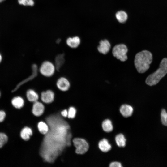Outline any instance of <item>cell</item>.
<instances>
[{
    "instance_id": "cell-8",
    "label": "cell",
    "mask_w": 167,
    "mask_h": 167,
    "mask_svg": "<svg viewBox=\"0 0 167 167\" xmlns=\"http://www.w3.org/2000/svg\"><path fill=\"white\" fill-rule=\"evenodd\" d=\"M45 110V107L43 104L38 101L34 102L32 112L35 116L38 117L42 115Z\"/></svg>"
},
{
    "instance_id": "cell-13",
    "label": "cell",
    "mask_w": 167,
    "mask_h": 167,
    "mask_svg": "<svg viewBox=\"0 0 167 167\" xmlns=\"http://www.w3.org/2000/svg\"><path fill=\"white\" fill-rule=\"evenodd\" d=\"M99 149L104 152H107L111 148V145L109 143L108 140L104 139L99 141L98 143Z\"/></svg>"
},
{
    "instance_id": "cell-15",
    "label": "cell",
    "mask_w": 167,
    "mask_h": 167,
    "mask_svg": "<svg viewBox=\"0 0 167 167\" xmlns=\"http://www.w3.org/2000/svg\"><path fill=\"white\" fill-rule=\"evenodd\" d=\"M12 105L15 108L19 109L22 108L24 104V99L21 97L18 96L14 97L11 101Z\"/></svg>"
},
{
    "instance_id": "cell-5",
    "label": "cell",
    "mask_w": 167,
    "mask_h": 167,
    "mask_svg": "<svg viewBox=\"0 0 167 167\" xmlns=\"http://www.w3.org/2000/svg\"><path fill=\"white\" fill-rule=\"evenodd\" d=\"M72 142L76 148L75 152L77 154H84L88 151L89 145L85 139L77 137L75 138L73 140Z\"/></svg>"
},
{
    "instance_id": "cell-7",
    "label": "cell",
    "mask_w": 167,
    "mask_h": 167,
    "mask_svg": "<svg viewBox=\"0 0 167 167\" xmlns=\"http://www.w3.org/2000/svg\"><path fill=\"white\" fill-rule=\"evenodd\" d=\"M41 98L42 102L48 104L52 103L54 100L55 94L51 90H48L42 92L41 94Z\"/></svg>"
},
{
    "instance_id": "cell-23",
    "label": "cell",
    "mask_w": 167,
    "mask_h": 167,
    "mask_svg": "<svg viewBox=\"0 0 167 167\" xmlns=\"http://www.w3.org/2000/svg\"><path fill=\"white\" fill-rule=\"evenodd\" d=\"M8 141V137L4 133H0V142L4 145Z\"/></svg>"
},
{
    "instance_id": "cell-1",
    "label": "cell",
    "mask_w": 167,
    "mask_h": 167,
    "mask_svg": "<svg viewBox=\"0 0 167 167\" xmlns=\"http://www.w3.org/2000/svg\"><path fill=\"white\" fill-rule=\"evenodd\" d=\"M152 61V53L148 50H143L135 55L134 59L135 66L138 72L144 73L149 68Z\"/></svg>"
},
{
    "instance_id": "cell-4",
    "label": "cell",
    "mask_w": 167,
    "mask_h": 167,
    "mask_svg": "<svg viewBox=\"0 0 167 167\" xmlns=\"http://www.w3.org/2000/svg\"><path fill=\"white\" fill-rule=\"evenodd\" d=\"M39 71L42 75L49 77L52 76L54 74L55 67L51 62L46 61L41 64L40 67Z\"/></svg>"
},
{
    "instance_id": "cell-11",
    "label": "cell",
    "mask_w": 167,
    "mask_h": 167,
    "mask_svg": "<svg viewBox=\"0 0 167 167\" xmlns=\"http://www.w3.org/2000/svg\"><path fill=\"white\" fill-rule=\"evenodd\" d=\"M66 44L68 46L72 48H77L80 43V38L77 36L69 37L66 40Z\"/></svg>"
},
{
    "instance_id": "cell-16",
    "label": "cell",
    "mask_w": 167,
    "mask_h": 167,
    "mask_svg": "<svg viewBox=\"0 0 167 167\" xmlns=\"http://www.w3.org/2000/svg\"><path fill=\"white\" fill-rule=\"evenodd\" d=\"M102 127L105 132H109L113 130V126L111 120L107 119L104 120L102 123Z\"/></svg>"
},
{
    "instance_id": "cell-24",
    "label": "cell",
    "mask_w": 167,
    "mask_h": 167,
    "mask_svg": "<svg viewBox=\"0 0 167 167\" xmlns=\"http://www.w3.org/2000/svg\"><path fill=\"white\" fill-rule=\"evenodd\" d=\"M122 166L121 163L118 162H112L109 165V167H121Z\"/></svg>"
},
{
    "instance_id": "cell-29",
    "label": "cell",
    "mask_w": 167,
    "mask_h": 167,
    "mask_svg": "<svg viewBox=\"0 0 167 167\" xmlns=\"http://www.w3.org/2000/svg\"><path fill=\"white\" fill-rule=\"evenodd\" d=\"M5 0H0V3L2 2L3 1H4Z\"/></svg>"
},
{
    "instance_id": "cell-12",
    "label": "cell",
    "mask_w": 167,
    "mask_h": 167,
    "mask_svg": "<svg viewBox=\"0 0 167 167\" xmlns=\"http://www.w3.org/2000/svg\"><path fill=\"white\" fill-rule=\"evenodd\" d=\"M32 135V131L29 127H25L21 131L20 135L21 138L25 141L29 140Z\"/></svg>"
},
{
    "instance_id": "cell-2",
    "label": "cell",
    "mask_w": 167,
    "mask_h": 167,
    "mask_svg": "<svg viewBox=\"0 0 167 167\" xmlns=\"http://www.w3.org/2000/svg\"><path fill=\"white\" fill-rule=\"evenodd\" d=\"M167 73V58H165L161 61L159 68L147 78L145 82L149 86L155 85Z\"/></svg>"
},
{
    "instance_id": "cell-18",
    "label": "cell",
    "mask_w": 167,
    "mask_h": 167,
    "mask_svg": "<svg viewBox=\"0 0 167 167\" xmlns=\"http://www.w3.org/2000/svg\"><path fill=\"white\" fill-rule=\"evenodd\" d=\"M38 128L40 132L43 135L47 134L49 131L48 125L44 122H39L37 125Z\"/></svg>"
},
{
    "instance_id": "cell-28",
    "label": "cell",
    "mask_w": 167,
    "mask_h": 167,
    "mask_svg": "<svg viewBox=\"0 0 167 167\" xmlns=\"http://www.w3.org/2000/svg\"><path fill=\"white\" fill-rule=\"evenodd\" d=\"M2 56H1V55L0 54V62H1V60H2Z\"/></svg>"
},
{
    "instance_id": "cell-21",
    "label": "cell",
    "mask_w": 167,
    "mask_h": 167,
    "mask_svg": "<svg viewBox=\"0 0 167 167\" xmlns=\"http://www.w3.org/2000/svg\"><path fill=\"white\" fill-rule=\"evenodd\" d=\"M67 117L70 119L74 118L76 113V110L73 107H70L68 111Z\"/></svg>"
},
{
    "instance_id": "cell-27",
    "label": "cell",
    "mask_w": 167,
    "mask_h": 167,
    "mask_svg": "<svg viewBox=\"0 0 167 167\" xmlns=\"http://www.w3.org/2000/svg\"><path fill=\"white\" fill-rule=\"evenodd\" d=\"M3 145L0 142V148H1Z\"/></svg>"
},
{
    "instance_id": "cell-20",
    "label": "cell",
    "mask_w": 167,
    "mask_h": 167,
    "mask_svg": "<svg viewBox=\"0 0 167 167\" xmlns=\"http://www.w3.org/2000/svg\"><path fill=\"white\" fill-rule=\"evenodd\" d=\"M161 121L162 123L165 126H167V112L164 109H162L161 112Z\"/></svg>"
},
{
    "instance_id": "cell-25",
    "label": "cell",
    "mask_w": 167,
    "mask_h": 167,
    "mask_svg": "<svg viewBox=\"0 0 167 167\" xmlns=\"http://www.w3.org/2000/svg\"><path fill=\"white\" fill-rule=\"evenodd\" d=\"M5 112L2 110L0 111V122H2L4 120L6 117Z\"/></svg>"
},
{
    "instance_id": "cell-22",
    "label": "cell",
    "mask_w": 167,
    "mask_h": 167,
    "mask_svg": "<svg viewBox=\"0 0 167 167\" xmlns=\"http://www.w3.org/2000/svg\"><path fill=\"white\" fill-rule=\"evenodd\" d=\"M19 4L24 6H33L34 2L33 0H18Z\"/></svg>"
},
{
    "instance_id": "cell-26",
    "label": "cell",
    "mask_w": 167,
    "mask_h": 167,
    "mask_svg": "<svg viewBox=\"0 0 167 167\" xmlns=\"http://www.w3.org/2000/svg\"><path fill=\"white\" fill-rule=\"evenodd\" d=\"M62 115L64 117H66L68 116V112L67 110H63L61 113Z\"/></svg>"
},
{
    "instance_id": "cell-19",
    "label": "cell",
    "mask_w": 167,
    "mask_h": 167,
    "mask_svg": "<svg viewBox=\"0 0 167 167\" xmlns=\"http://www.w3.org/2000/svg\"><path fill=\"white\" fill-rule=\"evenodd\" d=\"M116 17L120 23L124 22L127 18L126 13L123 11L118 12L116 14Z\"/></svg>"
},
{
    "instance_id": "cell-9",
    "label": "cell",
    "mask_w": 167,
    "mask_h": 167,
    "mask_svg": "<svg viewBox=\"0 0 167 167\" xmlns=\"http://www.w3.org/2000/svg\"><path fill=\"white\" fill-rule=\"evenodd\" d=\"M100 45L97 47L98 51L104 54H106L111 48V45L106 39L101 40L99 42Z\"/></svg>"
},
{
    "instance_id": "cell-30",
    "label": "cell",
    "mask_w": 167,
    "mask_h": 167,
    "mask_svg": "<svg viewBox=\"0 0 167 167\" xmlns=\"http://www.w3.org/2000/svg\"></svg>"
},
{
    "instance_id": "cell-3",
    "label": "cell",
    "mask_w": 167,
    "mask_h": 167,
    "mask_svg": "<svg viewBox=\"0 0 167 167\" xmlns=\"http://www.w3.org/2000/svg\"><path fill=\"white\" fill-rule=\"evenodd\" d=\"M128 50V48L125 45L119 44L116 45L113 48L112 54L117 59L124 62L128 58L126 55Z\"/></svg>"
},
{
    "instance_id": "cell-10",
    "label": "cell",
    "mask_w": 167,
    "mask_h": 167,
    "mask_svg": "<svg viewBox=\"0 0 167 167\" xmlns=\"http://www.w3.org/2000/svg\"><path fill=\"white\" fill-rule=\"evenodd\" d=\"M133 109L130 105L124 104L122 105L120 109V111L122 116L125 117L131 116L133 112Z\"/></svg>"
},
{
    "instance_id": "cell-6",
    "label": "cell",
    "mask_w": 167,
    "mask_h": 167,
    "mask_svg": "<svg viewBox=\"0 0 167 167\" xmlns=\"http://www.w3.org/2000/svg\"><path fill=\"white\" fill-rule=\"evenodd\" d=\"M56 85L57 88L62 92L68 91L70 87V83L69 81L66 78L62 77L57 80Z\"/></svg>"
},
{
    "instance_id": "cell-14",
    "label": "cell",
    "mask_w": 167,
    "mask_h": 167,
    "mask_svg": "<svg viewBox=\"0 0 167 167\" xmlns=\"http://www.w3.org/2000/svg\"><path fill=\"white\" fill-rule=\"evenodd\" d=\"M26 96L29 101L33 102L38 101L39 98L38 94L32 89H29L28 90L26 93Z\"/></svg>"
},
{
    "instance_id": "cell-17",
    "label": "cell",
    "mask_w": 167,
    "mask_h": 167,
    "mask_svg": "<svg viewBox=\"0 0 167 167\" xmlns=\"http://www.w3.org/2000/svg\"><path fill=\"white\" fill-rule=\"evenodd\" d=\"M115 139L118 146L124 147L126 145V140L123 134H120L117 135L115 137Z\"/></svg>"
}]
</instances>
